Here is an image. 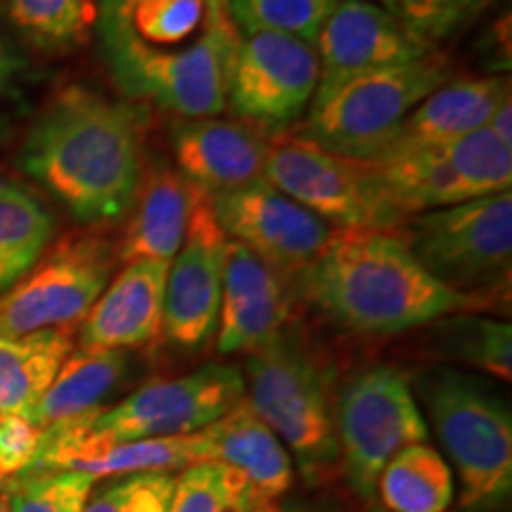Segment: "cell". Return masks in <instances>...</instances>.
<instances>
[{"label":"cell","instance_id":"obj_27","mask_svg":"<svg viewBox=\"0 0 512 512\" xmlns=\"http://www.w3.org/2000/svg\"><path fill=\"white\" fill-rule=\"evenodd\" d=\"M53 214L38 197L0 178V294L31 271L50 247Z\"/></svg>","mask_w":512,"mask_h":512},{"label":"cell","instance_id":"obj_41","mask_svg":"<svg viewBox=\"0 0 512 512\" xmlns=\"http://www.w3.org/2000/svg\"><path fill=\"white\" fill-rule=\"evenodd\" d=\"M0 512H8V508H5V498H3V491H0Z\"/></svg>","mask_w":512,"mask_h":512},{"label":"cell","instance_id":"obj_13","mask_svg":"<svg viewBox=\"0 0 512 512\" xmlns=\"http://www.w3.org/2000/svg\"><path fill=\"white\" fill-rule=\"evenodd\" d=\"M318 74V55L311 43L268 31L247 34L235 57L226 110L266 133H287L309 112Z\"/></svg>","mask_w":512,"mask_h":512},{"label":"cell","instance_id":"obj_6","mask_svg":"<svg viewBox=\"0 0 512 512\" xmlns=\"http://www.w3.org/2000/svg\"><path fill=\"white\" fill-rule=\"evenodd\" d=\"M245 401L283 441L299 475L313 486L339 463L332 368L290 323L247 354Z\"/></svg>","mask_w":512,"mask_h":512},{"label":"cell","instance_id":"obj_4","mask_svg":"<svg viewBox=\"0 0 512 512\" xmlns=\"http://www.w3.org/2000/svg\"><path fill=\"white\" fill-rule=\"evenodd\" d=\"M95 31L112 79L131 98L178 119L219 117L228 107L242 34L221 0H211L202 34L178 48L145 46L100 10Z\"/></svg>","mask_w":512,"mask_h":512},{"label":"cell","instance_id":"obj_35","mask_svg":"<svg viewBox=\"0 0 512 512\" xmlns=\"http://www.w3.org/2000/svg\"><path fill=\"white\" fill-rule=\"evenodd\" d=\"M178 472L121 475L93 486L83 512H169Z\"/></svg>","mask_w":512,"mask_h":512},{"label":"cell","instance_id":"obj_33","mask_svg":"<svg viewBox=\"0 0 512 512\" xmlns=\"http://www.w3.org/2000/svg\"><path fill=\"white\" fill-rule=\"evenodd\" d=\"M294 292L278 297L256 299V302L221 306L216 349L219 354H252L292 323Z\"/></svg>","mask_w":512,"mask_h":512},{"label":"cell","instance_id":"obj_24","mask_svg":"<svg viewBox=\"0 0 512 512\" xmlns=\"http://www.w3.org/2000/svg\"><path fill=\"white\" fill-rule=\"evenodd\" d=\"M100 0H0V27L46 55L81 48L98 24Z\"/></svg>","mask_w":512,"mask_h":512},{"label":"cell","instance_id":"obj_8","mask_svg":"<svg viewBox=\"0 0 512 512\" xmlns=\"http://www.w3.org/2000/svg\"><path fill=\"white\" fill-rule=\"evenodd\" d=\"M418 264L451 290L491 302L508 292L512 192L415 214L396 228Z\"/></svg>","mask_w":512,"mask_h":512},{"label":"cell","instance_id":"obj_42","mask_svg":"<svg viewBox=\"0 0 512 512\" xmlns=\"http://www.w3.org/2000/svg\"><path fill=\"white\" fill-rule=\"evenodd\" d=\"M0 415H3V413H0Z\"/></svg>","mask_w":512,"mask_h":512},{"label":"cell","instance_id":"obj_40","mask_svg":"<svg viewBox=\"0 0 512 512\" xmlns=\"http://www.w3.org/2000/svg\"><path fill=\"white\" fill-rule=\"evenodd\" d=\"M275 512H323V510H313V508H302V505H297V508H283V510H275Z\"/></svg>","mask_w":512,"mask_h":512},{"label":"cell","instance_id":"obj_32","mask_svg":"<svg viewBox=\"0 0 512 512\" xmlns=\"http://www.w3.org/2000/svg\"><path fill=\"white\" fill-rule=\"evenodd\" d=\"M98 479L72 470H24L0 479L8 512H83Z\"/></svg>","mask_w":512,"mask_h":512},{"label":"cell","instance_id":"obj_10","mask_svg":"<svg viewBox=\"0 0 512 512\" xmlns=\"http://www.w3.org/2000/svg\"><path fill=\"white\" fill-rule=\"evenodd\" d=\"M264 181L337 230H396L406 221L375 162L335 155L297 133L271 138Z\"/></svg>","mask_w":512,"mask_h":512},{"label":"cell","instance_id":"obj_30","mask_svg":"<svg viewBox=\"0 0 512 512\" xmlns=\"http://www.w3.org/2000/svg\"><path fill=\"white\" fill-rule=\"evenodd\" d=\"M278 503L256 489L240 470L216 460L185 467L176 475L169 512H275Z\"/></svg>","mask_w":512,"mask_h":512},{"label":"cell","instance_id":"obj_21","mask_svg":"<svg viewBox=\"0 0 512 512\" xmlns=\"http://www.w3.org/2000/svg\"><path fill=\"white\" fill-rule=\"evenodd\" d=\"M202 434L209 444V460L240 470L271 501L278 503L290 491L294 482L290 453L245 399L204 427Z\"/></svg>","mask_w":512,"mask_h":512},{"label":"cell","instance_id":"obj_11","mask_svg":"<svg viewBox=\"0 0 512 512\" xmlns=\"http://www.w3.org/2000/svg\"><path fill=\"white\" fill-rule=\"evenodd\" d=\"M117 247L86 233L64 235L31 271L0 294V337L62 330L93 309L112 280Z\"/></svg>","mask_w":512,"mask_h":512},{"label":"cell","instance_id":"obj_16","mask_svg":"<svg viewBox=\"0 0 512 512\" xmlns=\"http://www.w3.org/2000/svg\"><path fill=\"white\" fill-rule=\"evenodd\" d=\"M313 48L320 72L313 102L356 76L399 67L434 53V48L408 34L377 0H339Z\"/></svg>","mask_w":512,"mask_h":512},{"label":"cell","instance_id":"obj_1","mask_svg":"<svg viewBox=\"0 0 512 512\" xmlns=\"http://www.w3.org/2000/svg\"><path fill=\"white\" fill-rule=\"evenodd\" d=\"M19 169L86 226L128 216L143 178L136 114L83 86L43 107L19 150Z\"/></svg>","mask_w":512,"mask_h":512},{"label":"cell","instance_id":"obj_5","mask_svg":"<svg viewBox=\"0 0 512 512\" xmlns=\"http://www.w3.org/2000/svg\"><path fill=\"white\" fill-rule=\"evenodd\" d=\"M413 392L458 475L460 510H503L512 496L508 401L484 377L453 366L422 370Z\"/></svg>","mask_w":512,"mask_h":512},{"label":"cell","instance_id":"obj_23","mask_svg":"<svg viewBox=\"0 0 512 512\" xmlns=\"http://www.w3.org/2000/svg\"><path fill=\"white\" fill-rule=\"evenodd\" d=\"M74 342L67 328L0 337V413L31 420Z\"/></svg>","mask_w":512,"mask_h":512},{"label":"cell","instance_id":"obj_38","mask_svg":"<svg viewBox=\"0 0 512 512\" xmlns=\"http://www.w3.org/2000/svg\"><path fill=\"white\" fill-rule=\"evenodd\" d=\"M29 74V60L19 43L0 27V105L15 100Z\"/></svg>","mask_w":512,"mask_h":512},{"label":"cell","instance_id":"obj_39","mask_svg":"<svg viewBox=\"0 0 512 512\" xmlns=\"http://www.w3.org/2000/svg\"><path fill=\"white\" fill-rule=\"evenodd\" d=\"M486 128H489V131L494 133L501 143L512 147V102H510V98L505 100L501 107H498V110L494 112V117H491L489 124H486Z\"/></svg>","mask_w":512,"mask_h":512},{"label":"cell","instance_id":"obj_19","mask_svg":"<svg viewBox=\"0 0 512 512\" xmlns=\"http://www.w3.org/2000/svg\"><path fill=\"white\" fill-rule=\"evenodd\" d=\"M508 98V76H467V79L446 81L408 114L394 143L377 162L470 136L479 128H486L494 112Z\"/></svg>","mask_w":512,"mask_h":512},{"label":"cell","instance_id":"obj_14","mask_svg":"<svg viewBox=\"0 0 512 512\" xmlns=\"http://www.w3.org/2000/svg\"><path fill=\"white\" fill-rule=\"evenodd\" d=\"M211 204L226 238L242 242L287 278H297L311 266L337 233L328 221L264 178L240 190L214 195Z\"/></svg>","mask_w":512,"mask_h":512},{"label":"cell","instance_id":"obj_17","mask_svg":"<svg viewBox=\"0 0 512 512\" xmlns=\"http://www.w3.org/2000/svg\"><path fill=\"white\" fill-rule=\"evenodd\" d=\"M271 138L240 119H178L171 131L176 169L209 197L264 178Z\"/></svg>","mask_w":512,"mask_h":512},{"label":"cell","instance_id":"obj_29","mask_svg":"<svg viewBox=\"0 0 512 512\" xmlns=\"http://www.w3.org/2000/svg\"><path fill=\"white\" fill-rule=\"evenodd\" d=\"M211 0H100L102 15L152 48H178L195 41L207 24Z\"/></svg>","mask_w":512,"mask_h":512},{"label":"cell","instance_id":"obj_26","mask_svg":"<svg viewBox=\"0 0 512 512\" xmlns=\"http://www.w3.org/2000/svg\"><path fill=\"white\" fill-rule=\"evenodd\" d=\"M427 344L441 361L458 363L482 375L510 382L512 377V325L510 320L482 313H453L425 325Z\"/></svg>","mask_w":512,"mask_h":512},{"label":"cell","instance_id":"obj_37","mask_svg":"<svg viewBox=\"0 0 512 512\" xmlns=\"http://www.w3.org/2000/svg\"><path fill=\"white\" fill-rule=\"evenodd\" d=\"M41 430L19 415H0V479L29 470L34 463Z\"/></svg>","mask_w":512,"mask_h":512},{"label":"cell","instance_id":"obj_9","mask_svg":"<svg viewBox=\"0 0 512 512\" xmlns=\"http://www.w3.org/2000/svg\"><path fill=\"white\" fill-rule=\"evenodd\" d=\"M335 430L356 498L368 512H384L377 501L382 470L403 448L430 437L411 380L394 366L363 368L337 396Z\"/></svg>","mask_w":512,"mask_h":512},{"label":"cell","instance_id":"obj_25","mask_svg":"<svg viewBox=\"0 0 512 512\" xmlns=\"http://www.w3.org/2000/svg\"><path fill=\"white\" fill-rule=\"evenodd\" d=\"M453 498L451 465L427 441L396 453L377 482V501L384 512H448Z\"/></svg>","mask_w":512,"mask_h":512},{"label":"cell","instance_id":"obj_2","mask_svg":"<svg viewBox=\"0 0 512 512\" xmlns=\"http://www.w3.org/2000/svg\"><path fill=\"white\" fill-rule=\"evenodd\" d=\"M299 292L339 328L356 335H399L491 302L441 285L408 252L396 230H337L297 275Z\"/></svg>","mask_w":512,"mask_h":512},{"label":"cell","instance_id":"obj_7","mask_svg":"<svg viewBox=\"0 0 512 512\" xmlns=\"http://www.w3.org/2000/svg\"><path fill=\"white\" fill-rule=\"evenodd\" d=\"M451 81V64L437 50L420 60L356 76L311 102L297 136L335 155L377 162L415 107Z\"/></svg>","mask_w":512,"mask_h":512},{"label":"cell","instance_id":"obj_3","mask_svg":"<svg viewBox=\"0 0 512 512\" xmlns=\"http://www.w3.org/2000/svg\"><path fill=\"white\" fill-rule=\"evenodd\" d=\"M245 399L238 366L209 363L188 375L147 382L114 406L43 427L29 470H67L100 448L204 430Z\"/></svg>","mask_w":512,"mask_h":512},{"label":"cell","instance_id":"obj_15","mask_svg":"<svg viewBox=\"0 0 512 512\" xmlns=\"http://www.w3.org/2000/svg\"><path fill=\"white\" fill-rule=\"evenodd\" d=\"M226 233L207 192L195 190L188 230L169 264L162 335L178 349L207 347L219 328Z\"/></svg>","mask_w":512,"mask_h":512},{"label":"cell","instance_id":"obj_31","mask_svg":"<svg viewBox=\"0 0 512 512\" xmlns=\"http://www.w3.org/2000/svg\"><path fill=\"white\" fill-rule=\"evenodd\" d=\"M228 17L242 36L285 34L299 41L316 43L339 0H221Z\"/></svg>","mask_w":512,"mask_h":512},{"label":"cell","instance_id":"obj_18","mask_svg":"<svg viewBox=\"0 0 512 512\" xmlns=\"http://www.w3.org/2000/svg\"><path fill=\"white\" fill-rule=\"evenodd\" d=\"M169 264L133 261L107 283L81 323V347L145 349L164 330V290Z\"/></svg>","mask_w":512,"mask_h":512},{"label":"cell","instance_id":"obj_20","mask_svg":"<svg viewBox=\"0 0 512 512\" xmlns=\"http://www.w3.org/2000/svg\"><path fill=\"white\" fill-rule=\"evenodd\" d=\"M195 190L178 169L152 166L150 174L140 178L126 230L117 245V259L124 264H171L185 240Z\"/></svg>","mask_w":512,"mask_h":512},{"label":"cell","instance_id":"obj_12","mask_svg":"<svg viewBox=\"0 0 512 512\" xmlns=\"http://www.w3.org/2000/svg\"><path fill=\"white\" fill-rule=\"evenodd\" d=\"M375 164L406 219L512 188V147L501 143L489 128Z\"/></svg>","mask_w":512,"mask_h":512},{"label":"cell","instance_id":"obj_22","mask_svg":"<svg viewBox=\"0 0 512 512\" xmlns=\"http://www.w3.org/2000/svg\"><path fill=\"white\" fill-rule=\"evenodd\" d=\"M131 370L128 351L117 349H72L38 401L31 422L43 430L53 422L76 418L102 408V401L119 389Z\"/></svg>","mask_w":512,"mask_h":512},{"label":"cell","instance_id":"obj_28","mask_svg":"<svg viewBox=\"0 0 512 512\" xmlns=\"http://www.w3.org/2000/svg\"><path fill=\"white\" fill-rule=\"evenodd\" d=\"M204 460H209V444L200 430L185 434V437L143 439L100 448L91 456L76 460L67 470L102 479L143 475V472H181L195 463H204Z\"/></svg>","mask_w":512,"mask_h":512},{"label":"cell","instance_id":"obj_34","mask_svg":"<svg viewBox=\"0 0 512 512\" xmlns=\"http://www.w3.org/2000/svg\"><path fill=\"white\" fill-rule=\"evenodd\" d=\"M489 3L491 0H380L382 8L392 12L408 34L430 48H437L470 24Z\"/></svg>","mask_w":512,"mask_h":512},{"label":"cell","instance_id":"obj_36","mask_svg":"<svg viewBox=\"0 0 512 512\" xmlns=\"http://www.w3.org/2000/svg\"><path fill=\"white\" fill-rule=\"evenodd\" d=\"M292 292L290 278L259 259L238 240H226L223 249V299L221 306L256 302Z\"/></svg>","mask_w":512,"mask_h":512}]
</instances>
